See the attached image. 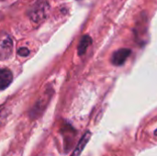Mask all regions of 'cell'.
<instances>
[{"instance_id":"obj_1","label":"cell","mask_w":157,"mask_h":156,"mask_svg":"<svg viewBox=\"0 0 157 156\" xmlns=\"http://www.w3.org/2000/svg\"><path fill=\"white\" fill-rule=\"evenodd\" d=\"M13 51V42L10 36L6 33L0 34V60L8 59Z\"/></svg>"},{"instance_id":"obj_2","label":"cell","mask_w":157,"mask_h":156,"mask_svg":"<svg viewBox=\"0 0 157 156\" xmlns=\"http://www.w3.org/2000/svg\"><path fill=\"white\" fill-rule=\"evenodd\" d=\"M131 53H132V51L130 49H127V48L119 49L113 52L112 57H111V63L115 66H121L126 62V60L131 55Z\"/></svg>"},{"instance_id":"obj_3","label":"cell","mask_w":157,"mask_h":156,"mask_svg":"<svg viewBox=\"0 0 157 156\" xmlns=\"http://www.w3.org/2000/svg\"><path fill=\"white\" fill-rule=\"evenodd\" d=\"M47 11H48V4L47 3L43 2L40 4H37L30 14V17L33 21L40 22L45 18Z\"/></svg>"},{"instance_id":"obj_4","label":"cell","mask_w":157,"mask_h":156,"mask_svg":"<svg viewBox=\"0 0 157 156\" xmlns=\"http://www.w3.org/2000/svg\"><path fill=\"white\" fill-rule=\"evenodd\" d=\"M13 80V74L8 69L0 70V90L6 88Z\"/></svg>"},{"instance_id":"obj_5","label":"cell","mask_w":157,"mask_h":156,"mask_svg":"<svg viewBox=\"0 0 157 156\" xmlns=\"http://www.w3.org/2000/svg\"><path fill=\"white\" fill-rule=\"evenodd\" d=\"M90 137H91V133H90L89 131H86V132L83 135V137L81 138V140L79 141V143H77V145H76V147H75V151L73 152V154H72V155L71 156L80 155V154H81V153L83 152L84 148H85V147H86V145L87 144V143H88V141H89Z\"/></svg>"},{"instance_id":"obj_6","label":"cell","mask_w":157,"mask_h":156,"mask_svg":"<svg viewBox=\"0 0 157 156\" xmlns=\"http://www.w3.org/2000/svg\"><path fill=\"white\" fill-rule=\"evenodd\" d=\"M91 43H92V39L90 38V36H88V35L83 36L78 44V48H77L78 54L83 55L84 53H86L87 48L91 45Z\"/></svg>"},{"instance_id":"obj_7","label":"cell","mask_w":157,"mask_h":156,"mask_svg":"<svg viewBox=\"0 0 157 156\" xmlns=\"http://www.w3.org/2000/svg\"><path fill=\"white\" fill-rule=\"evenodd\" d=\"M17 53H18V55H21V56H28L29 55V49H27V48H20L18 51H17Z\"/></svg>"}]
</instances>
